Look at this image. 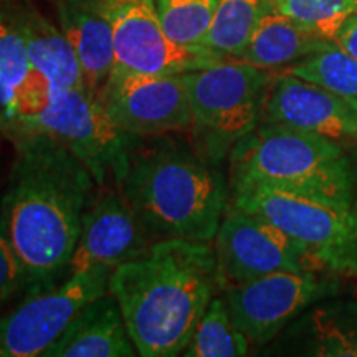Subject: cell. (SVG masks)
I'll return each instance as SVG.
<instances>
[{
	"label": "cell",
	"instance_id": "16",
	"mask_svg": "<svg viewBox=\"0 0 357 357\" xmlns=\"http://www.w3.org/2000/svg\"><path fill=\"white\" fill-rule=\"evenodd\" d=\"M137 351L109 291L88 303L43 357H132Z\"/></svg>",
	"mask_w": 357,
	"mask_h": 357
},
{
	"label": "cell",
	"instance_id": "4",
	"mask_svg": "<svg viewBox=\"0 0 357 357\" xmlns=\"http://www.w3.org/2000/svg\"><path fill=\"white\" fill-rule=\"evenodd\" d=\"M255 184L356 199L357 171L337 141L260 123L230 151L231 190Z\"/></svg>",
	"mask_w": 357,
	"mask_h": 357
},
{
	"label": "cell",
	"instance_id": "8",
	"mask_svg": "<svg viewBox=\"0 0 357 357\" xmlns=\"http://www.w3.org/2000/svg\"><path fill=\"white\" fill-rule=\"evenodd\" d=\"M341 291V275L323 270L276 271L225 288L231 321L252 344L270 342L298 316Z\"/></svg>",
	"mask_w": 357,
	"mask_h": 357
},
{
	"label": "cell",
	"instance_id": "27",
	"mask_svg": "<svg viewBox=\"0 0 357 357\" xmlns=\"http://www.w3.org/2000/svg\"><path fill=\"white\" fill-rule=\"evenodd\" d=\"M333 42L357 60V12L347 17L334 35Z\"/></svg>",
	"mask_w": 357,
	"mask_h": 357
},
{
	"label": "cell",
	"instance_id": "19",
	"mask_svg": "<svg viewBox=\"0 0 357 357\" xmlns=\"http://www.w3.org/2000/svg\"><path fill=\"white\" fill-rule=\"evenodd\" d=\"M310 354L357 357V300H331L314 306L303 321Z\"/></svg>",
	"mask_w": 357,
	"mask_h": 357
},
{
	"label": "cell",
	"instance_id": "5",
	"mask_svg": "<svg viewBox=\"0 0 357 357\" xmlns=\"http://www.w3.org/2000/svg\"><path fill=\"white\" fill-rule=\"evenodd\" d=\"M231 205L291 236L324 270L357 275V202L293 187L255 184L231 190Z\"/></svg>",
	"mask_w": 357,
	"mask_h": 357
},
{
	"label": "cell",
	"instance_id": "18",
	"mask_svg": "<svg viewBox=\"0 0 357 357\" xmlns=\"http://www.w3.org/2000/svg\"><path fill=\"white\" fill-rule=\"evenodd\" d=\"M25 38L30 65L50 82L52 93L84 88L77 52L63 30L45 20L37 10L12 12Z\"/></svg>",
	"mask_w": 357,
	"mask_h": 357
},
{
	"label": "cell",
	"instance_id": "11",
	"mask_svg": "<svg viewBox=\"0 0 357 357\" xmlns=\"http://www.w3.org/2000/svg\"><path fill=\"white\" fill-rule=\"evenodd\" d=\"M213 252L225 288L276 271H328L273 223L234 205L227 207L213 236Z\"/></svg>",
	"mask_w": 357,
	"mask_h": 357
},
{
	"label": "cell",
	"instance_id": "21",
	"mask_svg": "<svg viewBox=\"0 0 357 357\" xmlns=\"http://www.w3.org/2000/svg\"><path fill=\"white\" fill-rule=\"evenodd\" d=\"M271 0H217L202 47L225 58H240Z\"/></svg>",
	"mask_w": 357,
	"mask_h": 357
},
{
	"label": "cell",
	"instance_id": "15",
	"mask_svg": "<svg viewBox=\"0 0 357 357\" xmlns=\"http://www.w3.org/2000/svg\"><path fill=\"white\" fill-rule=\"evenodd\" d=\"M60 29L77 52L83 86L100 101L114 68L113 25L101 0H61L58 3Z\"/></svg>",
	"mask_w": 357,
	"mask_h": 357
},
{
	"label": "cell",
	"instance_id": "25",
	"mask_svg": "<svg viewBox=\"0 0 357 357\" xmlns=\"http://www.w3.org/2000/svg\"><path fill=\"white\" fill-rule=\"evenodd\" d=\"M273 3L283 15L328 40L357 12V0H273Z\"/></svg>",
	"mask_w": 357,
	"mask_h": 357
},
{
	"label": "cell",
	"instance_id": "10",
	"mask_svg": "<svg viewBox=\"0 0 357 357\" xmlns=\"http://www.w3.org/2000/svg\"><path fill=\"white\" fill-rule=\"evenodd\" d=\"M101 2L113 25L114 73L181 75L227 60L205 47L172 42L160 24L155 0Z\"/></svg>",
	"mask_w": 357,
	"mask_h": 357
},
{
	"label": "cell",
	"instance_id": "17",
	"mask_svg": "<svg viewBox=\"0 0 357 357\" xmlns=\"http://www.w3.org/2000/svg\"><path fill=\"white\" fill-rule=\"evenodd\" d=\"M329 42L333 40L319 37L318 33L283 15L271 0L258 20L243 53L236 60L247 61L263 70L289 68L319 52Z\"/></svg>",
	"mask_w": 357,
	"mask_h": 357
},
{
	"label": "cell",
	"instance_id": "20",
	"mask_svg": "<svg viewBox=\"0 0 357 357\" xmlns=\"http://www.w3.org/2000/svg\"><path fill=\"white\" fill-rule=\"evenodd\" d=\"M32 65L25 38L12 12L0 8V132L17 118L19 101Z\"/></svg>",
	"mask_w": 357,
	"mask_h": 357
},
{
	"label": "cell",
	"instance_id": "3",
	"mask_svg": "<svg viewBox=\"0 0 357 357\" xmlns=\"http://www.w3.org/2000/svg\"><path fill=\"white\" fill-rule=\"evenodd\" d=\"M213 164L185 147H155L131 155L121 190L149 234L211 243L229 207Z\"/></svg>",
	"mask_w": 357,
	"mask_h": 357
},
{
	"label": "cell",
	"instance_id": "14",
	"mask_svg": "<svg viewBox=\"0 0 357 357\" xmlns=\"http://www.w3.org/2000/svg\"><path fill=\"white\" fill-rule=\"evenodd\" d=\"M261 123L306 131L333 141L357 142V109L323 86L294 75H273Z\"/></svg>",
	"mask_w": 357,
	"mask_h": 357
},
{
	"label": "cell",
	"instance_id": "7",
	"mask_svg": "<svg viewBox=\"0 0 357 357\" xmlns=\"http://www.w3.org/2000/svg\"><path fill=\"white\" fill-rule=\"evenodd\" d=\"M43 132L61 142L82 160L98 185L109 177L121 187L129 167V134L123 132L109 118L100 101L84 88L52 93L50 102L35 114L8 129L3 136Z\"/></svg>",
	"mask_w": 357,
	"mask_h": 357
},
{
	"label": "cell",
	"instance_id": "6",
	"mask_svg": "<svg viewBox=\"0 0 357 357\" xmlns=\"http://www.w3.org/2000/svg\"><path fill=\"white\" fill-rule=\"evenodd\" d=\"M192 111V132L200 154L218 162L261 123L273 75L247 61L227 58L182 73Z\"/></svg>",
	"mask_w": 357,
	"mask_h": 357
},
{
	"label": "cell",
	"instance_id": "13",
	"mask_svg": "<svg viewBox=\"0 0 357 357\" xmlns=\"http://www.w3.org/2000/svg\"><path fill=\"white\" fill-rule=\"evenodd\" d=\"M149 230L123 190H111L86 208L82 234L71 255L66 276L93 268L114 270L149 248Z\"/></svg>",
	"mask_w": 357,
	"mask_h": 357
},
{
	"label": "cell",
	"instance_id": "22",
	"mask_svg": "<svg viewBox=\"0 0 357 357\" xmlns=\"http://www.w3.org/2000/svg\"><path fill=\"white\" fill-rule=\"evenodd\" d=\"M250 351V339L231 321L225 296H215L200 318L189 346L187 357H240Z\"/></svg>",
	"mask_w": 357,
	"mask_h": 357
},
{
	"label": "cell",
	"instance_id": "9",
	"mask_svg": "<svg viewBox=\"0 0 357 357\" xmlns=\"http://www.w3.org/2000/svg\"><path fill=\"white\" fill-rule=\"evenodd\" d=\"M113 270L93 268L61 284L32 293L0 318V357H40L88 303L109 291Z\"/></svg>",
	"mask_w": 357,
	"mask_h": 357
},
{
	"label": "cell",
	"instance_id": "2",
	"mask_svg": "<svg viewBox=\"0 0 357 357\" xmlns=\"http://www.w3.org/2000/svg\"><path fill=\"white\" fill-rule=\"evenodd\" d=\"M225 281L211 243L162 238L114 268L109 293L142 357H174L189 346Z\"/></svg>",
	"mask_w": 357,
	"mask_h": 357
},
{
	"label": "cell",
	"instance_id": "24",
	"mask_svg": "<svg viewBox=\"0 0 357 357\" xmlns=\"http://www.w3.org/2000/svg\"><path fill=\"white\" fill-rule=\"evenodd\" d=\"M217 0H155L167 37L184 47H202L211 29Z\"/></svg>",
	"mask_w": 357,
	"mask_h": 357
},
{
	"label": "cell",
	"instance_id": "1",
	"mask_svg": "<svg viewBox=\"0 0 357 357\" xmlns=\"http://www.w3.org/2000/svg\"><path fill=\"white\" fill-rule=\"evenodd\" d=\"M15 160L0 200V225L25 275L30 294L66 275L96 184L68 147L43 132L12 137Z\"/></svg>",
	"mask_w": 357,
	"mask_h": 357
},
{
	"label": "cell",
	"instance_id": "12",
	"mask_svg": "<svg viewBox=\"0 0 357 357\" xmlns=\"http://www.w3.org/2000/svg\"><path fill=\"white\" fill-rule=\"evenodd\" d=\"M113 123L129 136L189 131L192 111L181 75L111 73L100 98Z\"/></svg>",
	"mask_w": 357,
	"mask_h": 357
},
{
	"label": "cell",
	"instance_id": "23",
	"mask_svg": "<svg viewBox=\"0 0 357 357\" xmlns=\"http://www.w3.org/2000/svg\"><path fill=\"white\" fill-rule=\"evenodd\" d=\"M287 71L326 88L357 109V60L334 42L291 65Z\"/></svg>",
	"mask_w": 357,
	"mask_h": 357
},
{
	"label": "cell",
	"instance_id": "26",
	"mask_svg": "<svg viewBox=\"0 0 357 357\" xmlns=\"http://www.w3.org/2000/svg\"><path fill=\"white\" fill-rule=\"evenodd\" d=\"M20 289H25L24 270L0 225V305Z\"/></svg>",
	"mask_w": 357,
	"mask_h": 357
}]
</instances>
